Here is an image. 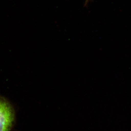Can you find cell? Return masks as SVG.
Returning a JSON list of instances; mask_svg holds the SVG:
<instances>
[{
	"label": "cell",
	"instance_id": "6da1fadb",
	"mask_svg": "<svg viewBox=\"0 0 131 131\" xmlns=\"http://www.w3.org/2000/svg\"><path fill=\"white\" fill-rule=\"evenodd\" d=\"M12 106L6 100L0 97V131H9L14 121Z\"/></svg>",
	"mask_w": 131,
	"mask_h": 131
},
{
	"label": "cell",
	"instance_id": "7a4b0ae2",
	"mask_svg": "<svg viewBox=\"0 0 131 131\" xmlns=\"http://www.w3.org/2000/svg\"><path fill=\"white\" fill-rule=\"evenodd\" d=\"M89 1V0H86V2H85V4H86H86H87V3Z\"/></svg>",
	"mask_w": 131,
	"mask_h": 131
}]
</instances>
